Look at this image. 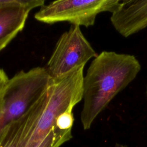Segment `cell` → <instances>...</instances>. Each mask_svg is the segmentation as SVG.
<instances>
[{"label": "cell", "mask_w": 147, "mask_h": 147, "mask_svg": "<svg viewBox=\"0 0 147 147\" xmlns=\"http://www.w3.org/2000/svg\"><path fill=\"white\" fill-rule=\"evenodd\" d=\"M141 65L134 55L103 51L92 61L83 84L80 120L88 130L116 95L137 76Z\"/></svg>", "instance_id": "cell-1"}, {"label": "cell", "mask_w": 147, "mask_h": 147, "mask_svg": "<svg viewBox=\"0 0 147 147\" xmlns=\"http://www.w3.org/2000/svg\"><path fill=\"white\" fill-rule=\"evenodd\" d=\"M53 79L45 67L21 71L0 92V136L4 129L26 113L47 91Z\"/></svg>", "instance_id": "cell-2"}, {"label": "cell", "mask_w": 147, "mask_h": 147, "mask_svg": "<svg viewBox=\"0 0 147 147\" xmlns=\"http://www.w3.org/2000/svg\"><path fill=\"white\" fill-rule=\"evenodd\" d=\"M118 0H60L41 6L34 18L41 22L52 24L68 22L72 25L88 28L94 25L100 13L115 11L120 6Z\"/></svg>", "instance_id": "cell-3"}, {"label": "cell", "mask_w": 147, "mask_h": 147, "mask_svg": "<svg viewBox=\"0 0 147 147\" xmlns=\"http://www.w3.org/2000/svg\"><path fill=\"white\" fill-rule=\"evenodd\" d=\"M82 32L80 26L72 25L59 38L45 67L53 79L61 78L97 56Z\"/></svg>", "instance_id": "cell-4"}, {"label": "cell", "mask_w": 147, "mask_h": 147, "mask_svg": "<svg viewBox=\"0 0 147 147\" xmlns=\"http://www.w3.org/2000/svg\"><path fill=\"white\" fill-rule=\"evenodd\" d=\"M44 5V0H9L0 6V51L22 30L30 11Z\"/></svg>", "instance_id": "cell-5"}, {"label": "cell", "mask_w": 147, "mask_h": 147, "mask_svg": "<svg viewBox=\"0 0 147 147\" xmlns=\"http://www.w3.org/2000/svg\"><path fill=\"white\" fill-rule=\"evenodd\" d=\"M111 22L122 36L127 37L147 26V1H122L112 13Z\"/></svg>", "instance_id": "cell-6"}, {"label": "cell", "mask_w": 147, "mask_h": 147, "mask_svg": "<svg viewBox=\"0 0 147 147\" xmlns=\"http://www.w3.org/2000/svg\"><path fill=\"white\" fill-rule=\"evenodd\" d=\"M21 130L17 122L14 121L7 125L0 136V147H21Z\"/></svg>", "instance_id": "cell-7"}, {"label": "cell", "mask_w": 147, "mask_h": 147, "mask_svg": "<svg viewBox=\"0 0 147 147\" xmlns=\"http://www.w3.org/2000/svg\"><path fill=\"white\" fill-rule=\"evenodd\" d=\"M72 138V130H61L56 126L35 147H60Z\"/></svg>", "instance_id": "cell-8"}, {"label": "cell", "mask_w": 147, "mask_h": 147, "mask_svg": "<svg viewBox=\"0 0 147 147\" xmlns=\"http://www.w3.org/2000/svg\"><path fill=\"white\" fill-rule=\"evenodd\" d=\"M74 108H70L62 113L57 118L56 126L61 130H72L74 122L73 114Z\"/></svg>", "instance_id": "cell-9"}, {"label": "cell", "mask_w": 147, "mask_h": 147, "mask_svg": "<svg viewBox=\"0 0 147 147\" xmlns=\"http://www.w3.org/2000/svg\"><path fill=\"white\" fill-rule=\"evenodd\" d=\"M9 79V78L4 69L0 68V92L6 84Z\"/></svg>", "instance_id": "cell-10"}, {"label": "cell", "mask_w": 147, "mask_h": 147, "mask_svg": "<svg viewBox=\"0 0 147 147\" xmlns=\"http://www.w3.org/2000/svg\"><path fill=\"white\" fill-rule=\"evenodd\" d=\"M115 147H127V146L126 145H125L116 144L115 145Z\"/></svg>", "instance_id": "cell-11"}, {"label": "cell", "mask_w": 147, "mask_h": 147, "mask_svg": "<svg viewBox=\"0 0 147 147\" xmlns=\"http://www.w3.org/2000/svg\"><path fill=\"white\" fill-rule=\"evenodd\" d=\"M146 96H147V86H146Z\"/></svg>", "instance_id": "cell-12"}]
</instances>
